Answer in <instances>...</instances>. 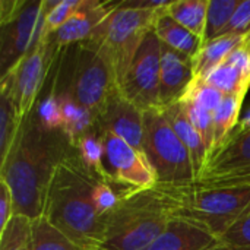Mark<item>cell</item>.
<instances>
[{
    "instance_id": "cell-1",
    "label": "cell",
    "mask_w": 250,
    "mask_h": 250,
    "mask_svg": "<svg viewBox=\"0 0 250 250\" xmlns=\"http://www.w3.org/2000/svg\"><path fill=\"white\" fill-rule=\"evenodd\" d=\"M66 155L56 133L44 130L32 113L0 163V182L9 188L15 215L37 220L44 214L48 185L59 161Z\"/></svg>"
},
{
    "instance_id": "cell-2",
    "label": "cell",
    "mask_w": 250,
    "mask_h": 250,
    "mask_svg": "<svg viewBox=\"0 0 250 250\" xmlns=\"http://www.w3.org/2000/svg\"><path fill=\"white\" fill-rule=\"evenodd\" d=\"M98 180L78 155L66 154L51 176L42 214L73 242L95 250H100L107 226L94 201Z\"/></svg>"
},
{
    "instance_id": "cell-3",
    "label": "cell",
    "mask_w": 250,
    "mask_h": 250,
    "mask_svg": "<svg viewBox=\"0 0 250 250\" xmlns=\"http://www.w3.org/2000/svg\"><path fill=\"white\" fill-rule=\"evenodd\" d=\"M173 217V202L158 185L125 190L107 220L100 250H146Z\"/></svg>"
},
{
    "instance_id": "cell-4",
    "label": "cell",
    "mask_w": 250,
    "mask_h": 250,
    "mask_svg": "<svg viewBox=\"0 0 250 250\" xmlns=\"http://www.w3.org/2000/svg\"><path fill=\"white\" fill-rule=\"evenodd\" d=\"M171 199L174 215L205 226L220 240L250 208V186L158 185Z\"/></svg>"
},
{
    "instance_id": "cell-5",
    "label": "cell",
    "mask_w": 250,
    "mask_h": 250,
    "mask_svg": "<svg viewBox=\"0 0 250 250\" xmlns=\"http://www.w3.org/2000/svg\"><path fill=\"white\" fill-rule=\"evenodd\" d=\"M157 16L151 10L126 7L122 1L89 40L108 62L119 88L145 37L154 31Z\"/></svg>"
},
{
    "instance_id": "cell-6",
    "label": "cell",
    "mask_w": 250,
    "mask_h": 250,
    "mask_svg": "<svg viewBox=\"0 0 250 250\" xmlns=\"http://www.w3.org/2000/svg\"><path fill=\"white\" fill-rule=\"evenodd\" d=\"M157 185L185 186L196 182L190 155L161 107L144 111V145Z\"/></svg>"
},
{
    "instance_id": "cell-7",
    "label": "cell",
    "mask_w": 250,
    "mask_h": 250,
    "mask_svg": "<svg viewBox=\"0 0 250 250\" xmlns=\"http://www.w3.org/2000/svg\"><path fill=\"white\" fill-rule=\"evenodd\" d=\"M117 88L114 73L98 47L89 40L82 42L76 51L67 94L100 119Z\"/></svg>"
},
{
    "instance_id": "cell-8",
    "label": "cell",
    "mask_w": 250,
    "mask_h": 250,
    "mask_svg": "<svg viewBox=\"0 0 250 250\" xmlns=\"http://www.w3.org/2000/svg\"><path fill=\"white\" fill-rule=\"evenodd\" d=\"M208 186H250V114L208 157L196 180Z\"/></svg>"
},
{
    "instance_id": "cell-9",
    "label": "cell",
    "mask_w": 250,
    "mask_h": 250,
    "mask_svg": "<svg viewBox=\"0 0 250 250\" xmlns=\"http://www.w3.org/2000/svg\"><path fill=\"white\" fill-rule=\"evenodd\" d=\"M104 155L103 180L126 188V190L148 189L157 185V176L144 154L117 135L101 129Z\"/></svg>"
},
{
    "instance_id": "cell-10",
    "label": "cell",
    "mask_w": 250,
    "mask_h": 250,
    "mask_svg": "<svg viewBox=\"0 0 250 250\" xmlns=\"http://www.w3.org/2000/svg\"><path fill=\"white\" fill-rule=\"evenodd\" d=\"M54 50L50 37L42 35L37 47L0 78V83L7 86L22 122L34 113L35 100L45 81Z\"/></svg>"
},
{
    "instance_id": "cell-11",
    "label": "cell",
    "mask_w": 250,
    "mask_h": 250,
    "mask_svg": "<svg viewBox=\"0 0 250 250\" xmlns=\"http://www.w3.org/2000/svg\"><path fill=\"white\" fill-rule=\"evenodd\" d=\"M161 41L151 31L139 47L122 85L120 92L142 111L160 107Z\"/></svg>"
},
{
    "instance_id": "cell-12",
    "label": "cell",
    "mask_w": 250,
    "mask_h": 250,
    "mask_svg": "<svg viewBox=\"0 0 250 250\" xmlns=\"http://www.w3.org/2000/svg\"><path fill=\"white\" fill-rule=\"evenodd\" d=\"M42 0H28L19 15L1 25L0 70L6 75L22 57L37 47L42 37Z\"/></svg>"
},
{
    "instance_id": "cell-13",
    "label": "cell",
    "mask_w": 250,
    "mask_h": 250,
    "mask_svg": "<svg viewBox=\"0 0 250 250\" xmlns=\"http://www.w3.org/2000/svg\"><path fill=\"white\" fill-rule=\"evenodd\" d=\"M122 1H98L81 0L75 13L66 23L50 35L54 48H62L76 42H85L92 38L98 26L113 13Z\"/></svg>"
},
{
    "instance_id": "cell-14",
    "label": "cell",
    "mask_w": 250,
    "mask_h": 250,
    "mask_svg": "<svg viewBox=\"0 0 250 250\" xmlns=\"http://www.w3.org/2000/svg\"><path fill=\"white\" fill-rule=\"evenodd\" d=\"M98 125L101 129L108 130L127 144L142 151L144 145V111L127 100L117 88L108 98Z\"/></svg>"
},
{
    "instance_id": "cell-15",
    "label": "cell",
    "mask_w": 250,
    "mask_h": 250,
    "mask_svg": "<svg viewBox=\"0 0 250 250\" xmlns=\"http://www.w3.org/2000/svg\"><path fill=\"white\" fill-rule=\"evenodd\" d=\"M193 79V59L161 42L160 107L177 103Z\"/></svg>"
},
{
    "instance_id": "cell-16",
    "label": "cell",
    "mask_w": 250,
    "mask_h": 250,
    "mask_svg": "<svg viewBox=\"0 0 250 250\" xmlns=\"http://www.w3.org/2000/svg\"><path fill=\"white\" fill-rule=\"evenodd\" d=\"M220 242L205 226L174 215L146 250H205Z\"/></svg>"
},
{
    "instance_id": "cell-17",
    "label": "cell",
    "mask_w": 250,
    "mask_h": 250,
    "mask_svg": "<svg viewBox=\"0 0 250 250\" xmlns=\"http://www.w3.org/2000/svg\"><path fill=\"white\" fill-rule=\"evenodd\" d=\"M161 108L164 110L167 119L170 120L174 132L177 133V136L186 146V149L190 155L192 164H193V171H195L196 180H198L199 176L202 174V171L208 163V157H209V152H208V148L205 146L204 139L201 138V135L196 132V129L189 122V119L185 114L183 107L179 101L174 104H170L167 107H161Z\"/></svg>"
},
{
    "instance_id": "cell-18",
    "label": "cell",
    "mask_w": 250,
    "mask_h": 250,
    "mask_svg": "<svg viewBox=\"0 0 250 250\" xmlns=\"http://www.w3.org/2000/svg\"><path fill=\"white\" fill-rule=\"evenodd\" d=\"M57 98L62 110V133L67 142L75 146L83 135L100 126L98 117L86 107L75 101L67 92L57 94Z\"/></svg>"
},
{
    "instance_id": "cell-19",
    "label": "cell",
    "mask_w": 250,
    "mask_h": 250,
    "mask_svg": "<svg viewBox=\"0 0 250 250\" xmlns=\"http://www.w3.org/2000/svg\"><path fill=\"white\" fill-rule=\"evenodd\" d=\"M154 32L160 38V41L189 57H195L201 50L204 41L188 28L182 26L176 22L167 12L160 13L155 21Z\"/></svg>"
},
{
    "instance_id": "cell-20",
    "label": "cell",
    "mask_w": 250,
    "mask_h": 250,
    "mask_svg": "<svg viewBox=\"0 0 250 250\" xmlns=\"http://www.w3.org/2000/svg\"><path fill=\"white\" fill-rule=\"evenodd\" d=\"M245 40V37L237 35H223L212 41L202 44L198 54L193 57V73L195 78L207 79L226 59L230 53Z\"/></svg>"
},
{
    "instance_id": "cell-21",
    "label": "cell",
    "mask_w": 250,
    "mask_h": 250,
    "mask_svg": "<svg viewBox=\"0 0 250 250\" xmlns=\"http://www.w3.org/2000/svg\"><path fill=\"white\" fill-rule=\"evenodd\" d=\"M214 88L221 91L226 97L230 95H245L250 86V72L242 69L230 59H226L207 79Z\"/></svg>"
},
{
    "instance_id": "cell-22",
    "label": "cell",
    "mask_w": 250,
    "mask_h": 250,
    "mask_svg": "<svg viewBox=\"0 0 250 250\" xmlns=\"http://www.w3.org/2000/svg\"><path fill=\"white\" fill-rule=\"evenodd\" d=\"M208 4L209 0H171L167 13L204 41Z\"/></svg>"
},
{
    "instance_id": "cell-23",
    "label": "cell",
    "mask_w": 250,
    "mask_h": 250,
    "mask_svg": "<svg viewBox=\"0 0 250 250\" xmlns=\"http://www.w3.org/2000/svg\"><path fill=\"white\" fill-rule=\"evenodd\" d=\"M22 123L7 86L0 83V163L7 157Z\"/></svg>"
},
{
    "instance_id": "cell-24",
    "label": "cell",
    "mask_w": 250,
    "mask_h": 250,
    "mask_svg": "<svg viewBox=\"0 0 250 250\" xmlns=\"http://www.w3.org/2000/svg\"><path fill=\"white\" fill-rule=\"evenodd\" d=\"M32 250H95L86 249L54 227L47 218L32 220Z\"/></svg>"
},
{
    "instance_id": "cell-25",
    "label": "cell",
    "mask_w": 250,
    "mask_h": 250,
    "mask_svg": "<svg viewBox=\"0 0 250 250\" xmlns=\"http://www.w3.org/2000/svg\"><path fill=\"white\" fill-rule=\"evenodd\" d=\"M245 101V95L226 97L221 105L214 113V146L211 154L227 139L231 130L237 126L239 114Z\"/></svg>"
},
{
    "instance_id": "cell-26",
    "label": "cell",
    "mask_w": 250,
    "mask_h": 250,
    "mask_svg": "<svg viewBox=\"0 0 250 250\" xmlns=\"http://www.w3.org/2000/svg\"><path fill=\"white\" fill-rule=\"evenodd\" d=\"M240 0H209L204 42L220 38L229 26Z\"/></svg>"
},
{
    "instance_id": "cell-27",
    "label": "cell",
    "mask_w": 250,
    "mask_h": 250,
    "mask_svg": "<svg viewBox=\"0 0 250 250\" xmlns=\"http://www.w3.org/2000/svg\"><path fill=\"white\" fill-rule=\"evenodd\" d=\"M78 151V157L82 161V164L94 173L97 177L103 179V155H104V146H103V138H101V127L98 126L92 132L83 135L76 145L73 146Z\"/></svg>"
},
{
    "instance_id": "cell-28",
    "label": "cell",
    "mask_w": 250,
    "mask_h": 250,
    "mask_svg": "<svg viewBox=\"0 0 250 250\" xmlns=\"http://www.w3.org/2000/svg\"><path fill=\"white\" fill-rule=\"evenodd\" d=\"M0 250H32V220L15 215L0 233Z\"/></svg>"
},
{
    "instance_id": "cell-29",
    "label": "cell",
    "mask_w": 250,
    "mask_h": 250,
    "mask_svg": "<svg viewBox=\"0 0 250 250\" xmlns=\"http://www.w3.org/2000/svg\"><path fill=\"white\" fill-rule=\"evenodd\" d=\"M81 0H42L44 28L42 35L50 37L60 29L66 21L75 13Z\"/></svg>"
},
{
    "instance_id": "cell-30",
    "label": "cell",
    "mask_w": 250,
    "mask_h": 250,
    "mask_svg": "<svg viewBox=\"0 0 250 250\" xmlns=\"http://www.w3.org/2000/svg\"><path fill=\"white\" fill-rule=\"evenodd\" d=\"M179 103L182 104L185 114L188 116L192 126L196 129V132L201 135L205 146L208 148V152L211 154L214 146V114L190 100L182 98L179 100Z\"/></svg>"
},
{
    "instance_id": "cell-31",
    "label": "cell",
    "mask_w": 250,
    "mask_h": 250,
    "mask_svg": "<svg viewBox=\"0 0 250 250\" xmlns=\"http://www.w3.org/2000/svg\"><path fill=\"white\" fill-rule=\"evenodd\" d=\"M182 98L190 100V101L196 103L198 105H201L202 108H205V110H208L209 113L214 114L215 110L224 101L226 95L221 91H218L217 88H214L211 83H208L205 79L195 78Z\"/></svg>"
},
{
    "instance_id": "cell-32",
    "label": "cell",
    "mask_w": 250,
    "mask_h": 250,
    "mask_svg": "<svg viewBox=\"0 0 250 250\" xmlns=\"http://www.w3.org/2000/svg\"><path fill=\"white\" fill-rule=\"evenodd\" d=\"M35 117L44 130L53 133H57L59 130L62 132V110L57 94H50L47 98L42 100Z\"/></svg>"
},
{
    "instance_id": "cell-33",
    "label": "cell",
    "mask_w": 250,
    "mask_h": 250,
    "mask_svg": "<svg viewBox=\"0 0 250 250\" xmlns=\"http://www.w3.org/2000/svg\"><path fill=\"white\" fill-rule=\"evenodd\" d=\"M123 192L122 193L116 192L113 189L111 183H108V182H105L103 179H100L97 182V186H95V190H94V201H95L97 211L103 218L108 220L111 212L117 208Z\"/></svg>"
},
{
    "instance_id": "cell-34",
    "label": "cell",
    "mask_w": 250,
    "mask_h": 250,
    "mask_svg": "<svg viewBox=\"0 0 250 250\" xmlns=\"http://www.w3.org/2000/svg\"><path fill=\"white\" fill-rule=\"evenodd\" d=\"M250 32V0H240L229 26L223 35L246 37ZM221 35V37H223Z\"/></svg>"
},
{
    "instance_id": "cell-35",
    "label": "cell",
    "mask_w": 250,
    "mask_h": 250,
    "mask_svg": "<svg viewBox=\"0 0 250 250\" xmlns=\"http://www.w3.org/2000/svg\"><path fill=\"white\" fill-rule=\"evenodd\" d=\"M221 242L240 245V246H250V208L246 214L223 236Z\"/></svg>"
},
{
    "instance_id": "cell-36",
    "label": "cell",
    "mask_w": 250,
    "mask_h": 250,
    "mask_svg": "<svg viewBox=\"0 0 250 250\" xmlns=\"http://www.w3.org/2000/svg\"><path fill=\"white\" fill-rule=\"evenodd\" d=\"M15 217V204L12 193L6 183L0 182V233L6 229L9 221Z\"/></svg>"
},
{
    "instance_id": "cell-37",
    "label": "cell",
    "mask_w": 250,
    "mask_h": 250,
    "mask_svg": "<svg viewBox=\"0 0 250 250\" xmlns=\"http://www.w3.org/2000/svg\"><path fill=\"white\" fill-rule=\"evenodd\" d=\"M25 3V0H0V26L15 19Z\"/></svg>"
},
{
    "instance_id": "cell-38",
    "label": "cell",
    "mask_w": 250,
    "mask_h": 250,
    "mask_svg": "<svg viewBox=\"0 0 250 250\" xmlns=\"http://www.w3.org/2000/svg\"><path fill=\"white\" fill-rule=\"evenodd\" d=\"M205 250H250V246H240V245H231V243L220 242V243H217V245Z\"/></svg>"
},
{
    "instance_id": "cell-39",
    "label": "cell",
    "mask_w": 250,
    "mask_h": 250,
    "mask_svg": "<svg viewBox=\"0 0 250 250\" xmlns=\"http://www.w3.org/2000/svg\"><path fill=\"white\" fill-rule=\"evenodd\" d=\"M245 44H246V47H248V50H249V54H250V32L245 37Z\"/></svg>"
}]
</instances>
